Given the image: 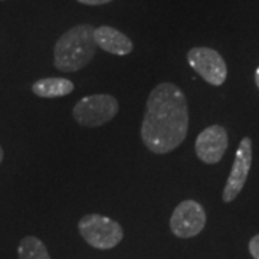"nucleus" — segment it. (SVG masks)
<instances>
[{
    "instance_id": "1",
    "label": "nucleus",
    "mask_w": 259,
    "mask_h": 259,
    "mask_svg": "<svg viewBox=\"0 0 259 259\" xmlns=\"http://www.w3.org/2000/svg\"><path fill=\"white\" fill-rule=\"evenodd\" d=\"M189 120L185 93L176 83L161 82L148 95L140 136L151 153L167 154L186 140Z\"/></svg>"
},
{
    "instance_id": "2",
    "label": "nucleus",
    "mask_w": 259,
    "mask_h": 259,
    "mask_svg": "<svg viewBox=\"0 0 259 259\" xmlns=\"http://www.w3.org/2000/svg\"><path fill=\"white\" fill-rule=\"evenodd\" d=\"M95 28L93 25H76L68 29L56 40L54 64L61 72H76L93 61L97 52Z\"/></svg>"
},
{
    "instance_id": "3",
    "label": "nucleus",
    "mask_w": 259,
    "mask_h": 259,
    "mask_svg": "<svg viewBox=\"0 0 259 259\" xmlns=\"http://www.w3.org/2000/svg\"><path fill=\"white\" fill-rule=\"evenodd\" d=\"M78 231L90 246L101 250L115 248L124 238V231L120 223L98 213L85 214L81 218Z\"/></svg>"
},
{
    "instance_id": "4",
    "label": "nucleus",
    "mask_w": 259,
    "mask_h": 259,
    "mask_svg": "<svg viewBox=\"0 0 259 259\" xmlns=\"http://www.w3.org/2000/svg\"><path fill=\"white\" fill-rule=\"evenodd\" d=\"M120 104L110 94H94L83 97L72 110L74 120L82 127H101L118 114Z\"/></svg>"
},
{
    "instance_id": "5",
    "label": "nucleus",
    "mask_w": 259,
    "mask_h": 259,
    "mask_svg": "<svg viewBox=\"0 0 259 259\" xmlns=\"http://www.w3.org/2000/svg\"><path fill=\"white\" fill-rule=\"evenodd\" d=\"M187 62L207 83L219 87L226 81L228 66L223 56L212 48L196 47L187 52Z\"/></svg>"
},
{
    "instance_id": "6",
    "label": "nucleus",
    "mask_w": 259,
    "mask_h": 259,
    "mask_svg": "<svg viewBox=\"0 0 259 259\" xmlns=\"http://www.w3.org/2000/svg\"><path fill=\"white\" fill-rule=\"evenodd\" d=\"M206 225L203 206L196 200H183L175 207L170 218V229L180 239H189L199 235Z\"/></svg>"
},
{
    "instance_id": "7",
    "label": "nucleus",
    "mask_w": 259,
    "mask_h": 259,
    "mask_svg": "<svg viewBox=\"0 0 259 259\" xmlns=\"http://www.w3.org/2000/svg\"><path fill=\"white\" fill-rule=\"evenodd\" d=\"M250 166H252V140L249 137H243L239 143V147L236 150L231 175L228 177L225 189H223V202L229 203L238 197V194L241 193L243 186L246 183Z\"/></svg>"
},
{
    "instance_id": "8",
    "label": "nucleus",
    "mask_w": 259,
    "mask_h": 259,
    "mask_svg": "<svg viewBox=\"0 0 259 259\" xmlns=\"http://www.w3.org/2000/svg\"><path fill=\"white\" fill-rule=\"evenodd\" d=\"M228 146V131L219 124H213L197 136L194 150L199 160H202L206 164H216L223 158Z\"/></svg>"
},
{
    "instance_id": "9",
    "label": "nucleus",
    "mask_w": 259,
    "mask_h": 259,
    "mask_svg": "<svg viewBox=\"0 0 259 259\" xmlns=\"http://www.w3.org/2000/svg\"><path fill=\"white\" fill-rule=\"evenodd\" d=\"M95 42L97 47L102 51L117 56H125L133 52L134 44L127 35H124L118 29L112 26H100L95 28Z\"/></svg>"
},
{
    "instance_id": "10",
    "label": "nucleus",
    "mask_w": 259,
    "mask_h": 259,
    "mask_svg": "<svg viewBox=\"0 0 259 259\" xmlns=\"http://www.w3.org/2000/svg\"><path fill=\"white\" fill-rule=\"evenodd\" d=\"M75 85L66 78H40L32 85V93L40 98H59L74 91Z\"/></svg>"
},
{
    "instance_id": "11",
    "label": "nucleus",
    "mask_w": 259,
    "mask_h": 259,
    "mask_svg": "<svg viewBox=\"0 0 259 259\" xmlns=\"http://www.w3.org/2000/svg\"><path fill=\"white\" fill-rule=\"evenodd\" d=\"M19 259H51L45 243L36 236L23 238L18 248Z\"/></svg>"
},
{
    "instance_id": "12",
    "label": "nucleus",
    "mask_w": 259,
    "mask_h": 259,
    "mask_svg": "<svg viewBox=\"0 0 259 259\" xmlns=\"http://www.w3.org/2000/svg\"><path fill=\"white\" fill-rule=\"evenodd\" d=\"M249 252L253 259H259V235L253 236L249 241Z\"/></svg>"
},
{
    "instance_id": "13",
    "label": "nucleus",
    "mask_w": 259,
    "mask_h": 259,
    "mask_svg": "<svg viewBox=\"0 0 259 259\" xmlns=\"http://www.w3.org/2000/svg\"><path fill=\"white\" fill-rule=\"evenodd\" d=\"M82 5L87 6H102V5H107V3H111L114 0H76Z\"/></svg>"
},
{
    "instance_id": "14",
    "label": "nucleus",
    "mask_w": 259,
    "mask_h": 259,
    "mask_svg": "<svg viewBox=\"0 0 259 259\" xmlns=\"http://www.w3.org/2000/svg\"><path fill=\"white\" fill-rule=\"evenodd\" d=\"M255 83H256V87L259 88V66L256 68V71H255Z\"/></svg>"
},
{
    "instance_id": "15",
    "label": "nucleus",
    "mask_w": 259,
    "mask_h": 259,
    "mask_svg": "<svg viewBox=\"0 0 259 259\" xmlns=\"http://www.w3.org/2000/svg\"><path fill=\"white\" fill-rule=\"evenodd\" d=\"M3 158H5V153H3V148L0 146V163L3 161Z\"/></svg>"
}]
</instances>
